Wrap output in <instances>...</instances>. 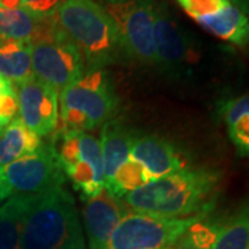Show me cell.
<instances>
[{
  "label": "cell",
  "instance_id": "6da1fadb",
  "mask_svg": "<svg viewBox=\"0 0 249 249\" xmlns=\"http://www.w3.org/2000/svg\"><path fill=\"white\" fill-rule=\"evenodd\" d=\"M219 175L206 169H183L152 180L124 196L137 213L165 219L206 214L213 205Z\"/></svg>",
  "mask_w": 249,
  "mask_h": 249
},
{
  "label": "cell",
  "instance_id": "7a4b0ae2",
  "mask_svg": "<svg viewBox=\"0 0 249 249\" xmlns=\"http://www.w3.org/2000/svg\"><path fill=\"white\" fill-rule=\"evenodd\" d=\"M54 18L86 58L89 71L114 64L124 52L115 21L93 0H64Z\"/></svg>",
  "mask_w": 249,
  "mask_h": 249
},
{
  "label": "cell",
  "instance_id": "3957f363",
  "mask_svg": "<svg viewBox=\"0 0 249 249\" xmlns=\"http://www.w3.org/2000/svg\"><path fill=\"white\" fill-rule=\"evenodd\" d=\"M80 231L72 196L62 187L40 194H28L21 222V249H60Z\"/></svg>",
  "mask_w": 249,
  "mask_h": 249
},
{
  "label": "cell",
  "instance_id": "277c9868",
  "mask_svg": "<svg viewBox=\"0 0 249 249\" xmlns=\"http://www.w3.org/2000/svg\"><path fill=\"white\" fill-rule=\"evenodd\" d=\"M61 112L57 126L67 130L85 132L106 124L118 107V97L104 70L83 73L75 83L61 90Z\"/></svg>",
  "mask_w": 249,
  "mask_h": 249
},
{
  "label": "cell",
  "instance_id": "5b68a950",
  "mask_svg": "<svg viewBox=\"0 0 249 249\" xmlns=\"http://www.w3.org/2000/svg\"><path fill=\"white\" fill-rule=\"evenodd\" d=\"M31 60L34 76L55 90L65 89L85 73L82 53L54 17L43 22L31 42Z\"/></svg>",
  "mask_w": 249,
  "mask_h": 249
},
{
  "label": "cell",
  "instance_id": "8992f818",
  "mask_svg": "<svg viewBox=\"0 0 249 249\" xmlns=\"http://www.w3.org/2000/svg\"><path fill=\"white\" fill-rule=\"evenodd\" d=\"M204 216L165 219L142 213L124 214L109 237L108 249L168 248L178 242L194 223L202 220Z\"/></svg>",
  "mask_w": 249,
  "mask_h": 249
},
{
  "label": "cell",
  "instance_id": "52a82bcc",
  "mask_svg": "<svg viewBox=\"0 0 249 249\" xmlns=\"http://www.w3.org/2000/svg\"><path fill=\"white\" fill-rule=\"evenodd\" d=\"M107 11L115 21L124 52L142 61L157 62L154 37L155 6L151 0L111 3Z\"/></svg>",
  "mask_w": 249,
  "mask_h": 249
},
{
  "label": "cell",
  "instance_id": "ba28073f",
  "mask_svg": "<svg viewBox=\"0 0 249 249\" xmlns=\"http://www.w3.org/2000/svg\"><path fill=\"white\" fill-rule=\"evenodd\" d=\"M0 175L18 194H40L58 188L65 181V173L52 144H42L34 154L11 162Z\"/></svg>",
  "mask_w": 249,
  "mask_h": 249
},
{
  "label": "cell",
  "instance_id": "9c48e42d",
  "mask_svg": "<svg viewBox=\"0 0 249 249\" xmlns=\"http://www.w3.org/2000/svg\"><path fill=\"white\" fill-rule=\"evenodd\" d=\"M19 119L32 133L43 137L53 133L58 122V91L35 76L18 85Z\"/></svg>",
  "mask_w": 249,
  "mask_h": 249
},
{
  "label": "cell",
  "instance_id": "30bf717a",
  "mask_svg": "<svg viewBox=\"0 0 249 249\" xmlns=\"http://www.w3.org/2000/svg\"><path fill=\"white\" fill-rule=\"evenodd\" d=\"M183 237L196 249H248L249 202L222 220L194 223Z\"/></svg>",
  "mask_w": 249,
  "mask_h": 249
},
{
  "label": "cell",
  "instance_id": "8fae6325",
  "mask_svg": "<svg viewBox=\"0 0 249 249\" xmlns=\"http://www.w3.org/2000/svg\"><path fill=\"white\" fill-rule=\"evenodd\" d=\"M126 214L124 205L118 199V196L111 194L107 188H103L100 194L89 201L83 211L85 227L93 245H107L111 234L116 226Z\"/></svg>",
  "mask_w": 249,
  "mask_h": 249
},
{
  "label": "cell",
  "instance_id": "7c38bea8",
  "mask_svg": "<svg viewBox=\"0 0 249 249\" xmlns=\"http://www.w3.org/2000/svg\"><path fill=\"white\" fill-rule=\"evenodd\" d=\"M154 37L157 61L166 67H178L194 61V47L176 22L163 11L155 7L154 17Z\"/></svg>",
  "mask_w": 249,
  "mask_h": 249
},
{
  "label": "cell",
  "instance_id": "4fadbf2b",
  "mask_svg": "<svg viewBox=\"0 0 249 249\" xmlns=\"http://www.w3.org/2000/svg\"><path fill=\"white\" fill-rule=\"evenodd\" d=\"M130 158L137 160L152 180L178 172L184 166L176 148L169 142L155 136L134 137Z\"/></svg>",
  "mask_w": 249,
  "mask_h": 249
},
{
  "label": "cell",
  "instance_id": "5bb4252c",
  "mask_svg": "<svg viewBox=\"0 0 249 249\" xmlns=\"http://www.w3.org/2000/svg\"><path fill=\"white\" fill-rule=\"evenodd\" d=\"M134 136L118 121H107L101 129L100 148L104 163V188L109 186L119 166L130 158Z\"/></svg>",
  "mask_w": 249,
  "mask_h": 249
},
{
  "label": "cell",
  "instance_id": "9a60e30c",
  "mask_svg": "<svg viewBox=\"0 0 249 249\" xmlns=\"http://www.w3.org/2000/svg\"><path fill=\"white\" fill-rule=\"evenodd\" d=\"M196 21L208 32L232 45L249 43V18L235 6L229 4L214 14L196 18Z\"/></svg>",
  "mask_w": 249,
  "mask_h": 249
},
{
  "label": "cell",
  "instance_id": "2e32d148",
  "mask_svg": "<svg viewBox=\"0 0 249 249\" xmlns=\"http://www.w3.org/2000/svg\"><path fill=\"white\" fill-rule=\"evenodd\" d=\"M42 140L32 133L19 118H14L0 133V170L11 162L36 152Z\"/></svg>",
  "mask_w": 249,
  "mask_h": 249
},
{
  "label": "cell",
  "instance_id": "e0dca14e",
  "mask_svg": "<svg viewBox=\"0 0 249 249\" xmlns=\"http://www.w3.org/2000/svg\"><path fill=\"white\" fill-rule=\"evenodd\" d=\"M0 76L18 85L34 76L31 43L10 39L0 40Z\"/></svg>",
  "mask_w": 249,
  "mask_h": 249
},
{
  "label": "cell",
  "instance_id": "ac0fdd59",
  "mask_svg": "<svg viewBox=\"0 0 249 249\" xmlns=\"http://www.w3.org/2000/svg\"><path fill=\"white\" fill-rule=\"evenodd\" d=\"M220 114L237 151L249 158V94L224 103Z\"/></svg>",
  "mask_w": 249,
  "mask_h": 249
},
{
  "label": "cell",
  "instance_id": "d6986e66",
  "mask_svg": "<svg viewBox=\"0 0 249 249\" xmlns=\"http://www.w3.org/2000/svg\"><path fill=\"white\" fill-rule=\"evenodd\" d=\"M45 21H40L24 7L7 10L0 7V40H19L31 43Z\"/></svg>",
  "mask_w": 249,
  "mask_h": 249
},
{
  "label": "cell",
  "instance_id": "ffe728a7",
  "mask_svg": "<svg viewBox=\"0 0 249 249\" xmlns=\"http://www.w3.org/2000/svg\"><path fill=\"white\" fill-rule=\"evenodd\" d=\"M28 194H17L0 206V249H21V222Z\"/></svg>",
  "mask_w": 249,
  "mask_h": 249
},
{
  "label": "cell",
  "instance_id": "44dd1931",
  "mask_svg": "<svg viewBox=\"0 0 249 249\" xmlns=\"http://www.w3.org/2000/svg\"><path fill=\"white\" fill-rule=\"evenodd\" d=\"M150 181H152V178L147 173V170L144 169L137 160L129 158L119 166V169L116 170L114 175L112 181L106 188L111 194L119 198L148 184Z\"/></svg>",
  "mask_w": 249,
  "mask_h": 249
},
{
  "label": "cell",
  "instance_id": "7402d4cb",
  "mask_svg": "<svg viewBox=\"0 0 249 249\" xmlns=\"http://www.w3.org/2000/svg\"><path fill=\"white\" fill-rule=\"evenodd\" d=\"M65 175L71 178L72 184L76 191H79L83 201H89L97 196L100 191L104 188L98 183L94 169L83 160H80L72 168L65 170Z\"/></svg>",
  "mask_w": 249,
  "mask_h": 249
},
{
  "label": "cell",
  "instance_id": "603a6c76",
  "mask_svg": "<svg viewBox=\"0 0 249 249\" xmlns=\"http://www.w3.org/2000/svg\"><path fill=\"white\" fill-rule=\"evenodd\" d=\"M79 140V154L80 160L88 162L90 166L96 172L98 183L104 187V163H103V155H101V148L97 139L90 136L86 132H79L78 134Z\"/></svg>",
  "mask_w": 249,
  "mask_h": 249
},
{
  "label": "cell",
  "instance_id": "cb8c5ba5",
  "mask_svg": "<svg viewBox=\"0 0 249 249\" xmlns=\"http://www.w3.org/2000/svg\"><path fill=\"white\" fill-rule=\"evenodd\" d=\"M178 4L193 18L211 16L230 4V0H178Z\"/></svg>",
  "mask_w": 249,
  "mask_h": 249
},
{
  "label": "cell",
  "instance_id": "d4e9b609",
  "mask_svg": "<svg viewBox=\"0 0 249 249\" xmlns=\"http://www.w3.org/2000/svg\"><path fill=\"white\" fill-rule=\"evenodd\" d=\"M18 112V94L14 88L13 82H10L0 94V127L4 126L14 119V116Z\"/></svg>",
  "mask_w": 249,
  "mask_h": 249
},
{
  "label": "cell",
  "instance_id": "484cf974",
  "mask_svg": "<svg viewBox=\"0 0 249 249\" xmlns=\"http://www.w3.org/2000/svg\"><path fill=\"white\" fill-rule=\"evenodd\" d=\"M64 0H21L22 7L40 21L53 18Z\"/></svg>",
  "mask_w": 249,
  "mask_h": 249
},
{
  "label": "cell",
  "instance_id": "4316f807",
  "mask_svg": "<svg viewBox=\"0 0 249 249\" xmlns=\"http://www.w3.org/2000/svg\"><path fill=\"white\" fill-rule=\"evenodd\" d=\"M60 249H85V244H83V237L82 232L78 231L72 235L70 240L67 241Z\"/></svg>",
  "mask_w": 249,
  "mask_h": 249
},
{
  "label": "cell",
  "instance_id": "83f0119b",
  "mask_svg": "<svg viewBox=\"0 0 249 249\" xmlns=\"http://www.w3.org/2000/svg\"><path fill=\"white\" fill-rule=\"evenodd\" d=\"M13 194V190L9 186V183L3 178V176L0 175V202H3L6 198H9Z\"/></svg>",
  "mask_w": 249,
  "mask_h": 249
},
{
  "label": "cell",
  "instance_id": "f1b7e54d",
  "mask_svg": "<svg viewBox=\"0 0 249 249\" xmlns=\"http://www.w3.org/2000/svg\"><path fill=\"white\" fill-rule=\"evenodd\" d=\"M0 7L7 10H16L22 7L21 0H0Z\"/></svg>",
  "mask_w": 249,
  "mask_h": 249
},
{
  "label": "cell",
  "instance_id": "f546056e",
  "mask_svg": "<svg viewBox=\"0 0 249 249\" xmlns=\"http://www.w3.org/2000/svg\"><path fill=\"white\" fill-rule=\"evenodd\" d=\"M176 249H196V248H194V247H193V245H191V244H190L184 237H181V238H180V242H178V247H176Z\"/></svg>",
  "mask_w": 249,
  "mask_h": 249
},
{
  "label": "cell",
  "instance_id": "4dcf8cb0",
  "mask_svg": "<svg viewBox=\"0 0 249 249\" xmlns=\"http://www.w3.org/2000/svg\"><path fill=\"white\" fill-rule=\"evenodd\" d=\"M9 83H10V80L4 79L3 76H0V94L3 93V90L6 89V86H7Z\"/></svg>",
  "mask_w": 249,
  "mask_h": 249
},
{
  "label": "cell",
  "instance_id": "1f68e13d",
  "mask_svg": "<svg viewBox=\"0 0 249 249\" xmlns=\"http://www.w3.org/2000/svg\"><path fill=\"white\" fill-rule=\"evenodd\" d=\"M90 249H108L107 245H93L90 247Z\"/></svg>",
  "mask_w": 249,
  "mask_h": 249
},
{
  "label": "cell",
  "instance_id": "d6a6232c",
  "mask_svg": "<svg viewBox=\"0 0 249 249\" xmlns=\"http://www.w3.org/2000/svg\"><path fill=\"white\" fill-rule=\"evenodd\" d=\"M108 1H112V3H118V1H124V0H108Z\"/></svg>",
  "mask_w": 249,
  "mask_h": 249
},
{
  "label": "cell",
  "instance_id": "836d02e7",
  "mask_svg": "<svg viewBox=\"0 0 249 249\" xmlns=\"http://www.w3.org/2000/svg\"><path fill=\"white\" fill-rule=\"evenodd\" d=\"M1 130H3V129H1V127H0V133H1Z\"/></svg>",
  "mask_w": 249,
  "mask_h": 249
},
{
  "label": "cell",
  "instance_id": "e575fe53",
  "mask_svg": "<svg viewBox=\"0 0 249 249\" xmlns=\"http://www.w3.org/2000/svg\"><path fill=\"white\" fill-rule=\"evenodd\" d=\"M160 249H170V248H160Z\"/></svg>",
  "mask_w": 249,
  "mask_h": 249
},
{
  "label": "cell",
  "instance_id": "d590c367",
  "mask_svg": "<svg viewBox=\"0 0 249 249\" xmlns=\"http://www.w3.org/2000/svg\"><path fill=\"white\" fill-rule=\"evenodd\" d=\"M248 249H249V247H248Z\"/></svg>",
  "mask_w": 249,
  "mask_h": 249
}]
</instances>
